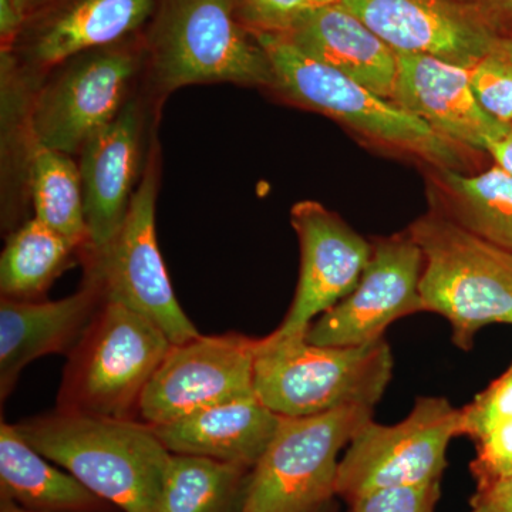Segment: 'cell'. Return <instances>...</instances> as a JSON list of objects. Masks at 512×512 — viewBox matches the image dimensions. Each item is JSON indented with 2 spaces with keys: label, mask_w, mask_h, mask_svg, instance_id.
Listing matches in <instances>:
<instances>
[{
  "label": "cell",
  "mask_w": 512,
  "mask_h": 512,
  "mask_svg": "<svg viewBox=\"0 0 512 512\" xmlns=\"http://www.w3.org/2000/svg\"><path fill=\"white\" fill-rule=\"evenodd\" d=\"M141 117L128 100L109 126L94 134L80 151L84 214L90 252H99L116 237L136 190ZM86 254V255H87Z\"/></svg>",
  "instance_id": "cell-17"
},
{
  "label": "cell",
  "mask_w": 512,
  "mask_h": 512,
  "mask_svg": "<svg viewBox=\"0 0 512 512\" xmlns=\"http://www.w3.org/2000/svg\"><path fill=\"white\" fill-rule=\"evenodd\" d=\"M373 420L353 406L308 417H281L249 476L241 512H313L336 495L339 454Z\"/></svg>",
  "instance_id": "cell-7"
},
{
  "label": "cell",
  "mask_w": 512,
  "mask_h": 512,
  "mask_svg": "<svg viewBox=\"0 0 512 512\" xmlns=\"http://www.w3.org/2000/svg\"><path fill=\"white\" fill-rule=\"evenodd\" d=\"M284 36L305 55L393 101L397 53L342 3L313 8Z\"/></svg>",
  "instance_id": "cell-18"
},
{
  "label": "cell",
  "mask_w": 512,
  "mask_h": 512,
  "mask_svg": "<svg viewBox=\"0 0 512 512\" xmlns=\"http://www.w3.org/2000/svg\"><path fill=\"white\" fill-rule=\"evenodd\" d=\"M421 272L423 254L409 232L375 239L356 288L313 320L306 340L319 346H362L384 339L394 322L423 312Z\"/></svg>",
  "instance_id": "cell-12"
},
{
  "label": "cell",
  "mask_w": 512,
  "mask_h": 512,
  "mask_svg": "<svg viewBox=\"0 0 512 512\" xmlns=\"http://www.w3.org/2000/svg\"><path fill=\"white\" fill-rule=\"evenodd\" d=\"M148 56L163 92L198 83L274 89L268 56L239 23L231 0H161Z\"/></svg>",
  "instance_id": "cell-5"
},
{
  "label": "cell",
  "mask_w": 512,
  "mask_h": 512,
  "mask_svg": "<svg viewBox=\"0 0 512 512\" xmlns=\"http://www.w3.org/2000/svg\"><path fill=\"white\" fill-rule=\"evenodd\" d=\"M23 439L121 512H157L171 453L153 426L53 413L15 424Z\"/></svg>",
  "instance_id": "cell-2"
},
{
  "label": "cell",
  "mask_w": 512,
  "mask_h": 512,
  "mask_svg": "<svg viewBox=\"0 0 512 512\" xmlns=\"http://www.w3.org/2000/svg\"><path fill=\"white\" fill-rule=\"evenodd\" d=\"M474 96L485 113L512 124V60L494 52L470 69Z\"/></svg>",
  "instance_id": "cell-26"
},
{
  "label": "cell",
  "mask_w": 512,
  "mask_h": 512,
  "mask_svg": "<svg viewBox=\"0 0 512 512\" xmlns=\"http://www.w3.org/2000/svg\"><path fill=\"white\" fill-rule=\"evenodd\" d=\"M281 417L256 397L207 407L153 426L171 454H190L252 470L274 439Z\"/></svg>",
  "instance_id": "cell-19"
},
{
  "label": "cell",
  "mask_w": 512,
  "mask_h": 512,
  "mask_svg": "<svg viewBox=\"0 0 512 512\" xmlns=\"http://www.w3.org/2000/svg\"><path fill=\"white\" fill-rule=\"evenodd\" d=\"M393 103L440 136L487 153L512 127L481 109L470 83V69L436 57L397 53Z\"/></svg>",
  "instance_id": "cell-15"
},
{
  "label": "cell",
  "mask_w": 512,
  "mask_h": 512,
  "mask_svg": "<svg viewBox=\"0 0 512 512\" xmlns=\"http://www.w3.org/2000/svg\"><path fill=\"white\" fill-rule=\"evenodd\" d=\"M440 481L373 491L349 503L348 512H434L441 493Z\"/></svg>",
  "instance_id": "cell-29"
},
{
  "label": "cell",
  "mask_w": 512,
  "mask_h": 512,
  "mask_svg": "<svg viewBox=\"0 0 512 512\" xmlns=\"http://www.w3.org/2000/svg\"><path fill=\"white\" fill-rule=\"evenodd\" d=\"M15 2L18 3L19 8L28 15L29 10L39 5L42 0H15Z\"/></svg>",
  "instance_id": "cell-37"
},
{
  "label": "cell",
  "mask_w": 512,
  "mask_h": 512,
  "mask_svg": "<svg viewBox=\"0 0 512 512\" xmlns=\"http://www.w3.org/2000/svg\"><path fill=\"white\" fill-rule=\"evenodd\" d=\"M251 471L212 458L171 454L157 512H241Z\"/></svg>",
  "instance_id": "cell-25"
},
{
  "label": "cell",
  "mask_w": 512,
  "mask_h": 512,
  "mask_svg": "<svg viewBox=\"0 0 512 512\" xmlns=\"http://www.w3.org/2000/svg\"><path fill=\"white\" fill-rule=\"evenodd\" d=\"M232 9L251 35H286L315 6L312 0H231Z\"/></svg>",
  "instance_id": "cell-27"
},
{
  "label": "cell",
  "mask_w": 512,
  "mask_h": 512,
  "mask_svg": "<svg viewBox=\"0 0 512 512\" xmlns=\"http://www.w3.org/2000/svg\"><path fill=\"white\" fill-rule=\"evenodd\" d=\"M80 249L37 218L10 235L0 258L2 298L13 301L45 299L53 282L69 268Z\"/></svg>",
  "instance_id": "cell-23"
},
{
  "label": "cell",
  "mask_w": 512,
  "mask_h": 512,
  "mask_svg": "<svg viewBox=\"0 0 512 512\" xmlns=\"http://www.w3.org/2000/svg\"><path fill=\"white\" fill-rule=\"evenodd\" d=\"M473 505H480L488 512H512V474L477 490Z\"/></svg>",
  "instance_id": "cell-32"
},
{
  "label": "cell",
  "mask_w": 512,
  "mask_h": 512,
  "mask_svg": "<svg viewBox=\"0 0 512 512\" xmlns=\"http://www.w3.org/2000/svg\"><path fill=\"white\" fill-rule=\"evenodd\" d=\"M430 210L512 252V175L498 164L480 173L426 167Z\"/></svg>",
  "instance_id": "cell-21"
},
{
  "label": "cell",
  "mask_w": 512,
  "mask_h": 512,
  "mask_svg": "<svg viewBox=\"0 0 512 512\" xmlns=\"http://www.w3.org/2000/svg\"><path fill=\"white\" fill-rule=\"evenodd\" d=\"M396 53H416L471 69L497 50L473 0H345Z\"/></svg>",
  "instance_id": "cell-14"
},
{
  "label": "cell",
  "mask_w": 512,
  "mask_h": 512,
  "mask_svg": "<svg viewBox=\"0 0 512 512\" xmlns=\"http://www.w3.org/2000/svg\"><path fill=\"white\" fill-rule=\"evenodd\" d=\"M158 174L157 148H153L120 231L107 247L83 258L87 275L99 282L106 301L140 313L156 323L173 345H180L201 333L181 308L158 247Z\"/></svg>",
  "instance_id": "cell-8"
},
{
  "label": "cell",
  "mask_w": 512,
  "mask_h": 512,
  "mask_svg": "<svg viewBox=\"0 0 512 512\" xmlns=\"http://www.w3.org/2000/svg\"><path fill=\"white\" fill-rule=\"evenodd\" d=\"M460 420L461 410L444 397H419L400 423L369 421L340 458L336 495L352 503L373 491L441 480Z\"/></svg>",
  "instance_id": "cell-9"
},
{
  "label": "cell",
  "mask_w": 512,
  "mask_h": 512,
  "mask_svg": "<svg viewBox=\"0 0 512 512\" xmlns=\"http://www.w3.org/2000/svg\"><path fill=\"white\" fill-rule=\"evenodd\" d=\"M256 345L258 339L229 332L171 346L141 396L138 416L161 426L207 407L256 397Z\"/></svg>",
  "instance_id": "cell-11"
},
{
  "label": "cell",
  "mask_w": 512,
  "mask_h": 512,
  "mask_svg": "<svg viewBox=\"0 0 512 512\" xmlns=\"http://www.w3.org/2000/svg\"><path fill=\"white\" fill-rule=\"evenodd\" d=\"M30 147L29 181L35 218L86 255L90 241L80 167L62 151L33 140Z\"/></svg>",
  "instance_id": "cell-24"
},
{
  "label": "cell",
  "mask_w": 512,
  "mask_h": 512,
  "mask_svg": "<svg viewBox=\"0 0 512 512\" xmlns=\"http://www.w3.org/2000/svg\"><path fill=\"white\" fill-rule=\"evenodd\" d=\"M471 512H488L484 507H480V505H473V511Z\"/></svg>",
  "instance_id": "cell-40"
},
{
  "label": "cell",
  "mask_w": 512,
  "mask_h": 512,
  "mask_svg": "<svg viewBox=\"0 0 512 512\" xmlns=\"http://www.w3.org/2000/svg\"><path fill=\"white\" fill-rule=\"evenodd\" d=\"M476 458L471 473L477 490L512 474V419L498 424L476 441Z\"/></svg>",
  "instance_id": "cell-30"
},
{
  "label": "cell",
  "mask_w": 512,
  "mask_h": 512,
  "mask_svg": "<svg viewBox=\"0 0 512 512\" xmlns=\"http://www.w3.org/2000/svg\"><path fill=\"white\" fill-rule=\"evenodd\" d=\"M106 302L99 282L86 275L82 288L59 301L0 302V399L39 357L70 355Z\"/></svg>",
  "instance_id": "cell-16"
},
{
  "label": "cell",
  "mask_w": 512,
  "mask_h": 512,
  "mask_svg": "<svg viewBox=\"0 0 512 512\" xmlns=\"http://www.w3.org/2000/svg\"><path fill=\"white\" fill-rule=\"evenodd\" d=\"M0 497L42 512H101L107 503L30 446L15 424H0Z\"/></svg>",
  "instance_id": "cell-22"
},
{
  "label": "cell",
  "mask_w": 512,
  "mask_h": 512,
  "mask_svg": "<svg viewBox=\"0 0 512 512\" xmlns=\"http://www.w3.org/2000/svg\"><path fill=\"white\" fill-rule=\"evenodd\" d=\"M0 512H42V511L28 510V508L20 507L19 504H16L15 501L10 500V498L0 497Z\"/></svg>",
  "instance_id": "cell-35"
},
{
  "label": "cell",
  "mask_w": 512,
  "mask_h": 512,
  "mask_svg": "<svg viewBox=\"0 0 512 512\" xmlns=\"http://www.w3.org/2000/svg\"><path fill=\"white\" fill-rule=\"evenodd\" d=\"M141 64L137 46L120 42L62 64L37 94L30 114L32 140L72 156L119 116Z\"/></svg>",
  "instance_id": "cell-10"
},
{
  "label": "cell",
  "mask_w": 512,
  "mask_h": 512,
  "mask_svg": "<svg viewBox=\"0 0 512 512\" xmlns=\"http://www.w3.org/2000/svg\"><path fill=\"white\" fill-rule=\"evenodd\" d=\"M302 335L258 338L256 399L279 417H308L343 407H373L393 377L384 339L362 346L313 345Z\"/></svg>",
  "instance_id": "cell-3"
},
{
  "label": "cell",
  "mask_w": 512,
  "mask_h": 512,
  "mask_svg": "<svg viewBox=\"0 0 512 512\" xmlns=\"http://www.w3.org/2000/svg\"><path fill=\"white\" fill-rule=\"evenodd\" d=\"M171 340L156 323L106 301L64 367L57 409L133 420Z\"/></svg>",
  "instance_id": "cell-6"
},
{
  "label": "cell",
  "mask_w": 512,
  "mask_h": 512,
  "mask_svg": "<svg viewBox=\"0 0 512 512\" xmlns=\"http://www.w3.org/2000/svg\"><path fill=\"white\" fill-rule=\"evenodd\" d=\"M255 39L271 63L274 92L302 109L335 120L373 147L413 158L426 167L461 173H468L476 167L477 158L487 154L440 136L392 100L305 55L284 35H256Z\"/></svg>",
  "instance_id": "cell-1"
},
{
  "label": "cell",
  "mask_w": 512,
  "mask_h": 512,
  "mask_svg": "<svg viewBox=\"0 0 512 512\" xmlns=\"http://www.w3.org/2000/svg\"><path fill=\"white\" fill-rule=\"evenodd\" d=\"M423 254V311L443 316L461 350L488 325H512V252L429 210L410 225Z\"/></svg>",
  "instance_id": "cell-4"
},
{
  "label": "cell",
  "mask_w": 512,
  "mask_h": 512,
  "mask_svg": "<svg viewBox=\"0 0 512 512\" xmlns=\"http://www.w3.org/2000/svg\"><path fill=\"white\" fill-rule=\"evenodd\" d=\"M468 2H471V0H468Z\"/></svg>",
  "instance_id": "cell-41"
},
{
  "label": "cell",
  "mask_w": 512,
  "mask_h": 512,
  "mask_svg": "<svg viewBox=\"0 0 512 512\" xmlns=\"http://www.w3.org/2000/svg\"><path fill=\"white\" fill-rule=\"evenodd\" d=\"M487 154L493 158L495 164L500 165L508 174L512 175V127L507 134L488 146Z\"/></svg>",
  "instance_id": "cell-34"
},
{
  "label": "cell",
  "mask_w": 512,
  "mask_h": 512,
  "mask_svg": "<svg viewBox=\"0 0 512 512\" xmlns=\"http://www.w3.org/2000/svg\"><path fill=\"white\" fill-rule=\"evenodd\" d=\"M157 0H67L33 33L28 59L36 72L124 42L153 15Z\"/></svg>",
  "instance_id": "cell-20"
},
{
  "label": "cell",
  "mask_w": 512,
  "mask_h": 512,
  "mask_svg": "<svg viewBox=\"0 0 512 512\" xmlns=\"http://www.w3.org/2000/svg\"><path fill=\"white\" fill-rule=\"evenodd\" d=\"M291 224L301 248V271L291 308L275 330L281 336L306 333L313 320L346 298L372 255V241L318 201L296 202Z\"/></svg>",
  "instance_id": "cell-13"
},
{
  "label": "cell",
  "mask_w": 512,
  "mask_h": 512,
  "mask_svg": "<svg viewBox=\"0 0 512 512\" xmlns=\"http://www.w3.org/2000/svg\"><path fill=\"white\" fill-rule=\"evenodd\" d=\"M343 2H345V0H312L315 8H318V6L338 5V3Z\"/></svg>",
  "instance_id": "cell-38"
},
{
  "label": "cell",
  "mask_w": 512,
  "mask_h": 512,
  "mask_svg": "<svg viewBox=\"0 0 512 512\" xmlns=\"http://www.w3.org/2000/svg\"><path fill=\"white\" fill-rule=\"evenodd\" d=\"M461 410L460 436L477 441L512 419V365Z\"/></svg>",
  "instance_id": "cell-28"
},
{
  "label": "cell",
  "mask_w": 512,
  "mask_h": 512,
  "mask_svg": "<svg viewBox=\"0 0 512 512\" xmlns=\"http://www.w3.org/2000/svg\"><path fill=\"white\" fill-rule=\"evenodd\" d=\"M495 52L501 53V55L507 56L508 59L512 60V36L501 39Z\"/></svg>",
  "instance_id": "cell-36"
},
{
  "label": "cell",
  "mask_w": 512,
  "mask_h": 512,
  "mask_svg": "<svg viewBox=\"0 0 512 512\" xmlns=\"http://www.w3.org/2000/svg\"><path fill=\"white\" fill-rule=\"evenodd\" d=\"M488 26L500 39L512 36V0H473Z\"/></svg>",
  "instance_id": "cell-31"
},
{
  "label": "cell",
  "mask_w": 512,
  "mask_h": 512,
  "mask_svg": "<svg viewBox=\"0 0 512 512\" xmlns=\"http://www.w3.org/2000/svg\"><path fill=\"white\" fill-rule=\"evenodd\" d=\"M313 512H332V505H330L329 501V503L320 505V507L316 508V510Z\"/></svg>",
  "instance_id": "cell-39"
},
{
  "label": "cell",
  "mask_w": 512,
  "mask_h": 512,
  "mask_svg": "<svg viewBox=\"0 0 512 512\" xmlns=\"http://www.w3.org/2000/svg\"><path fill=\"white\" fill-rule=\"evenodd\" d=\"M26 13L19 8L15 0H0V36H2V52H9L10 46L15 42Z\"/></svg>",
  "instance_id": "cell-33"
}]
</instances>
